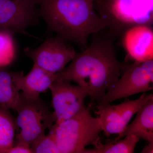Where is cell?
Returning a JSON list of instances; mask_svg holds the SVG:
<instances>
[{
  "label": "cell",
  "instance_id": "obj_1",
  "mask_svg": "<svg viewBox=\"0 0 153 153\" xmlns=\"http://www.w3.org/2000/svg\"><path fill=\"white\" fill-rule=\"evenodd\" d=\"M113 41L107 37L93 38L83 51L76 52L68 66L56 73L57 79L76 82L86 90L91 102H99L128 64L117 60Z\"/></svg>",
  "mask_w": 153,
  "mask_h": 153
},
{
  "label": "cell",
  "instance_id": "obj_2",
  "mask_svg": "<svg viewBox=\"0 0 153 153\" xmlns=\"http://www.w3.org/2000/svg\"><path fill=\"white\" fill-rule=\"evenodd\" d=\"M93 0H38L40 16L49 31L85 49L90 35L105 28Z\"/></svg>",
  "mask_w": 153,
  "mask_h": 153
},
{
  "label": "cell",
  "instance_id": "obj_3",
  "mask_svg": "<svg viewBox=\"0 0 153 153\" xmlns=\"http://www.w3.org/2000/svg\"><path fill=\"white\" fill-rule=\"evenodd\" d=\"M93 4L109 28L106 37L113 40L132 27L153 25V0H94Z\"/></svg>",
  "mask_w": 153,
  "mask_h": 153
},
{
  "label": "cell",
  "instance_id": "obj_4",
  "mask_svg": "<svg viewBox=\"0 0 153 153\" xmlns=\"http://www.w3.org/2000/svg\"><path fill=\"white\" fill-rule=\"evenodd\" d=\"M53 133L60 153H83L87 146L99 138L100 121L94 117L89 108L84 107L68 120L54 123L49 129Z\"/></svg>",
  "mask_w": 153,
  "mask_h": 153
},
{
  "label": "cell",
  "instance_id": "obj_5",
  "mask_svg": "<svg viewBox=\"0 0 153 153\" xmlns=\"http://www.w3.org/2000/svg\"><path fill=\"white\" fill-rule=\"evenodd\" d=\"M17 113L16 123L19 133L16 135V143L31 146L46 134L55 123L53 111L41 97L28 99L20 93L15 110Z\"/></svg>",
  "mask_w": 153,
  "mask_h": 153
},
{
  "label": "cell",
  "instance_id": "obj_6",
  "mask_svg": "<svg viewBox=\"0 0 153 153\" xmlns=\"http://www.w3.org/2000/svg\"><path fill=\"white\" fill-rule=\"evenodd\" d=\"M123 72L121 77L108 89L97 106L152 90L153 60L128 63Z\"/></svg>",
  "mask_w": 153,
  "mask_h": 153
},
{
  "label": "cell",
  "instance_id": "obj_7",
  "mask_svg": "<svg viewBox=\"0 0 153 153\" xmlns=\"http://www.w3.org/2000/svg\"><path fill=\"white\" fill-rule=\"evenodd\" d=\"M38 0H0V31L33 36L26 29L39 22Z\"/></svg>",
  "mask_w": 153,
  "mask_h": 153
},
{
  "label": "cell",
  "instance_id": "obj_8",
  "mask_svg": "<svg viewBox=\"0 0 153 153\" xmlns=\"http://www.w3.org/2000/svg\"><path fill=\"white\" fill-rule=\"evenodd\" d=\"M60 36L47 38L35 49L27 47L25 54L32 59L33 65L52 74L63 70L74 58L76 52Z\"/></svg>",
  "mask_w": 153,
  "mask_h": 153
},
{
  "label": "cell",
  "instance_id": "obj_9",
  "mask_svg": "<svg viewBox=\"0 0 153 153\" xmlns=\"http://www.w3.org/2000/svg\"><path fill=\"white\" fill-rule=\"evenodd\" d=\"M152 97V94H146L144 92L139 98L134 100L127 99L116 105L107 104L97 106L94 113L100 121L102 131L108 137L113 134L121 133L134 115Z\"/></svg>",
  "mask_w": 153,
  "mask_h": 153
},
{
  "label": "cell",
  "instance_id": "obj_10",
  "mask_svg": "<svg viewBox=\"0 0 153 153\" xmlns=\"http://www.w3.org/2000/svg\"><path fill=\"white\" fill-rule=\"evenodd\" d=\"M52 105L58 124L74 116L85 107L84 100L88 96L86 90L68 80L57 79L50 85Z\"/></svg>",
  "mask_w": 153,
  "mask_h": 153
},
{
  "label": "cell",
  "instance_id": "obj_11",
  "mask_svg": "<svg viewBox=\"0 0 153 153\" xmlns=\"http://www.w3.org/2000/svg\"><path fill=\"white\" fill-rule=\"evenodd\" d=\"M122 43L128 56L134 61L153 60V30L152 26L138 25L123 34Z\"/></svg>",
  "mask_w": 153,
  "mask_h": 153
},
{
  "label": "cell",
  "instance_id": "obj_12",
  "mask_svg": "<svg viewBox=\"0 0 153 153\" xmlns=\"http://www.w3.org/2000/svg\"><path fill=\"white\" fill-rule=\"evenodd\" d=\"M13 74L14 82L22 91L21 94L28 99L39 98L57 79V74L49 73L35 65L25 76L23 71H13Z\"/></svg>",
  "mask_w": 153,
  "mask_h": 153
},
{
  "label": "cell",
  "instance_id": "obj_13",
  "mask_svg": "<svg viewBox=\"0 0 153 153\" xmlns=\"http://www.w3.org/2000/svg\"><path fill=\"white\" fill-rule=\"evenodd\" d=\"M136 114L134 120L115 140L132 134L147 142L153 141V97L144 103Z\"/></svg>",
  "mask_w": 153,
  "mask_h": 153
},
{
  "label": "cell",
  "instance_id": "obj_14",
  "mask_svg": "<svg viewBox=\"0 0 153 153\" xmlns=\"http://www.w3.org/2000/svg\"><path fill=\"white\" fill-rule=\"evenodd\" d=\"M13 72L5 67H0V106L14 111L20 93L14 82Z\"/></svg>",
  "mask_w": 153,
  "mask_h": 153
},
{
  "label": "cell",
  "instance_id": "obj_15",
  "mask_svg": "<svg viewBox=\"0 0 153 153\" xmlns=\"http://www.w3.org/2000/svg\"><path fill=\"white\" fill-rule=\"evenodd\" d=\"M123 140H115L102 143L100 138L93 143V149H85L83 153H133L140 139L128 134Z\"/></svg>",
  "mask_w": 153,
  "mask_h": 153
},
{
  "label": "cell",
  "instance_id": "obj_16",
  "mask_svg": "<svg viewBox=\"0 0 153 153\" xmlns=\"http://www.w3.org/2000/svg\"><path fill=\"white\" fill-rule=\"evenodd\" d=\"M18 128L10 110L0 106V153H7L15 143Z\"/></svg>",
  "mask_w": 153,
  "mask_h": 153
},
{
  "label": "cell",
  "instance_id": "obj_17",
  "mask_svg": "<svg viewBox=\"0 0 153 153\" xmlns=\"http://www.w3.org/2000/svg\"><path fill=\"white\" fill-rule=\"evenodd\" d=\"M11 35L0 31V67H5L14 57Z\"/></svg>",
  "mask_w": 153,
  "mask_h": 153
},
{
  "label": "cell",
  "instance_id": "obj_18",
  "mask_svg": "<svg viewBox=\"0 0 153 153\" xmlns=\"http://www.w3.org/2000/svg\"><path fill=\"white\" fill-rule=\"evenodd\" d=\"M30 147L33 153H60L54 134L51 131L49 130V133L45 134Z\"/></svg>",
  "mask_w": 153,
  "mask_h": 153
},
{
  "label": "cell",
  "instance_id": "obj_19",
  "mask_svg": "<svg viewBox=\"0 0 153 153\" xmlns=\"http://www.w3.org/2000/svg\"><path fill=\"white\" fill-rule=\"evenodd\" d=\"M33 153L31 147L29 145L23 143H16L7 151V153Z\"/></svg>",
  "mask_w": 153,
  "mask_h": 153
},
{
  "label": "cell",
  "instance_id": "obj_20",
  "mask_svg": "<svg viewBox=\"0 0 153 153\" xmlns=\"http://www.w3.org/2000/svg\"><path fill=\"white\" fill-rule=\"evenodd\" d=\"M148 144L146 145L141 151L142 153H153V141L148 142Z\"/></svg>",
  "mask_w": 153,
  "mask_h": 153
},
{
  "label": "cell",
  "instance_id": "obj_21",
  "mask_svg": "<svg viewBox=\"0 0 153 153\" xmlns=\"http://www.w3.org/2000/svg\"><path fill=\"white\" fill-rule=\"evenodd\" d=\"M93 1H94V0H93Z\"/></svg>",
  "mask_w": 153,
  "mask_h": 153
}]
</instances>
